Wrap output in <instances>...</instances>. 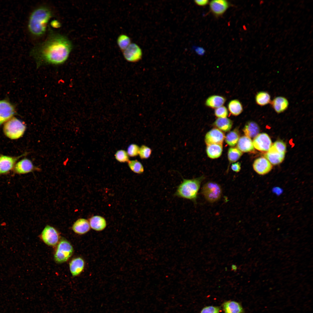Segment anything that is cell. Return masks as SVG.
I'll use <instances>...</instances> for the list:
<instances>
[{
    "label": "cell",
    "instance_id": "cell-1",
    "mask_svg": "<svg viewBox=\"0 0 313 313\" xmlns=\"http://www.w3.org/2000/svg\"><path fill=\"white\" fill-rule=\"evenodd\" d=\"M72 47L71 42L67 37L52 32L44 41L34 47L32 54L37 68L49 64L59 65L67 60Z\"/></svg>",
    "mask_w": 313,
    "mask_h": 313
},
{
    "label": "cell",
    "instance_id": "cell-2",
    "mask_svg": "<svg viewBox=\"0 0 313 313\" xmlns=\"http://www.w3.org/2000/svg\"><path fill=\"white\" fill-rule=\"evenodd\" d=\"M52 16V12L47 7L41 6L35 9L31 14L28 21V27L30 32L37 37L43 35Z\"/></svg>",
    "mask_w": 313,
    "mask_h": 313
},
{
    "label": "cell",
    "instance_id": "cell-3",
    "mask_svg": "<svg viewBox=\"0 0 313 313\" xmlns=\"http://www.w3.org/2000/svg\"><path fill=\"white\" fill-rule=\"evenodd\" d=\"M204 179L203 175L191 179L183 178V181L178 186L174 195L191 200L195 203L201 183Z\"/></svg>",
    "mask_w": 313,
    "mask_h": 313
},
{
    "label": "cell",
    "instance_id": "cell-4",
    "mask_svg": "<svg viewBox=\"0 0 313 313\" xmlns=\"http://www.w3.org/2000/svg\"><path fill=\"white\" fill-rule=\"evenodd\" d=\"M26 129V125L23 122L13 117L5 123L3 130L7 137L12 139H16L23 136Z\"/></svg>",
    "mask_w": 313,
    "mask_h": 313
},
{
    "label": "cell",
    "instance_id": "cell-5",
    "mask_svg": "<svg viewBox=\"0 0 313 313\" xmlns=\"http://www.w3.org/2000/svg\"><path fill=\"white\" fill-rule=\"evenodd\" d=\"M201 192L208 201L213 203L217 201L221 198L222 190L221 186L218 183L209 181L203 185Z\"/></svg>",
    "mask_w": 313,
    "mask_h": 313
},
{
    "label": "cell",
    "instance_id": "cell-6",
    "mask_svg": "<svg viewBox=\"0 0 313 313\" xmlns=\"http://www.w3.org/2000/svg\"><path fill=\"white\" fill-rule=\"evenodd\" d=\"M73 252V248L71 243L65 239H62L57 245L54 254V259L58 263L65 262L71 256Z\"/></svg>",
    "mask_w": 313,
    "mask_h": 313
},
{
    "label": "cell",
    "instance_id": "cell-7",
    "mask_svg": "<svg viewBox=\"0 0 313 313\" xmlns=\"http://www.w3.org/2000/svg\"><path fill=\"white\" fill-rule=\"evenodd\" d=\"M60 237L58 232L54 228L49 225L45 227L40 235L42 241L47 245L51 246L58 244L60 241Z\"/></svg>",
    "mask_w": 313,
    "mask_h": 313
},
{
    "label": "cell",
    "instance_id": "cell-8",
    "mask_svg": "<svg viewBox=\"0 0 313 313\" xmlns=\"http://www.w3.org/2000/svg\"><path fill=\"white\" fill-rule=\"evenodd\" d=\"M28 154V152L17 156L1 155L0 156V175L7 174L12 170L18 159Z\"/></svg>",
    "mask_w": 313,
    "mask_h": 313
},
{
    "label": "cell",
    "instance_id": "cell-9",
    "mask_svg": "<svg viewBox=\"0 0 313 313\" xmlns=\"http://www.w3.org/2000/svg\"><path fill=\"white\" fill-rule=\"evenodd\" d=\"M122 52L124 58L130 62H137L141 59L142 56L141 49L134 43H131Z\"/></svg>",
    "mask_w": 313,
    "mask_h": 313
},
{
    "label": "cell",
    "instance_id": "cell-10",
    "mask_svg": "<svg viewBox=\"0 0 313 313\" xmlns=\"http://www.w3.org/2000/svg\"><path fill=\"white\" fill-rule=\"evenodd\" d=\"M15 114L13 105L7 100H0V125L13 117Z\"/></svg>",
    "mask_w": 313,
    "mask_h": 313
},
{
    "label": "cell",
    "instance_id": "cell-11",
    "mask_svg": "<svg viewBox=\"0 0 313 313\" xmlns=\"http://www.w3.org/2000/svg\"><path fill=\"white\" fill-rule=\"evenodd\" d=\"M41 170L34 166L30 160L24 158L16 163L13 170L14 174H21L35 171H39Z\"/></svg>",
    "mask_w": 313,
    "mask_h": 313
},
{
    "label": "cell",
    "instance_id": "cell-12",
    "mask_svg": "<svg viewBox=\"0 0 313 313\" xmlns=\"http://www.w3.org/2000/svg\"><path fill=\"white\" fill-rule=\"evenodd\" d=\"M252 142L254 148L261 151L267 152L272 145L270 137L265 133L259 134L254 138Z\"/></svg>",
    "mask_w": 313,
    "mask_h": 313
},
{
    "label": "cell",
    "instance_id": "cell-13",
    "mask_svg": "<svg viewBox=\"0 0 313 313\" xmlns=\"http://www.w3.org/2000/svg\"><path fill=\"white\" fill-rule=\"evenodd\" d=\"M210 9L216 17L223 15L230 7L229 2L226 0H213L209 3Z\"/></svg>",
    "mask_w": 313,
    "mask_h": 313
},
{
    "label": "cell",
    "instance_id": "cell-14",
    "mask_svg": "<svg viewBox=\"0 0 313 313\" xmlns=\"http://www.w3.org/2000/svg\"><path fill=\"white\" fill-rule=\"evenodd\" d=\"M224 134L218 128H213L205 135V142L207 145L212 144H222L225 139Z\"/></svg>",
    "mask_w": 313,
    "mask_h": 313
},
{
    "label": "cell",
    "instance_id": "cell-15",
    "mask_svg": "<svg viewBox=\"0 0 313 313\" xmlns=\"http://www.w3.org/2000/svg\"><path fill=\"white\" fill-rule=\"evenodd\" d=\"M254 170L258 174L264 175L272 170V165L265 157H261L256 159L253 165Z\"/></svg>",
    "mask_w": 313,
    "mask_h": 313
},
{
    "label": "cell",
    "instance_id": "cell-16",
    "mask_svg": "<svg viewBox=\"0 0 313 313\" xmlns=\"http://www.w3.org/2000/svg\"><path fill=\"white\" fill-rule=\"evenodd\" d=\"M285 154V153L282 152L272 145L268 151L265 154L264 156L272 165H276L283 161Z\"/></svg>",
    "mask_w": 313,
    "mask_h": 313
},
{
    "label": "cell",
    "instance_id": "cell-17",
    "mask_svg": "<svg viewBox=\"0 0 313 313\" xmlns=\"http://www.w3.org/2000/svg\"><path fill=\"white\" fill-rule=\"evenodd\" d=\"M274 110L277 113H281L288 108L289 103L287 99L281 96L274 98L270 103Z\"/></svg>",
    "mask_w": 313,
    "mask_h": 313
},
{
    "label": "cell",
    "instance_id": "cell-18",
    "mask_svg": "<svg viewBox=\"0 0 313 313\" xmlns=\"http://www.w3.org/2000/svg\"><path fill=\"white\" fill-rule=\"evenodd\" d=\"M85 267V262L81 257L73 259L69 263L70 272L73 276L79 275L83 271Z\"/></svg>",
    "mask_w": 313,
    "mask_h": 313
},
{
    "label": "cell",
    "instance_id": "cell-19",
    "mask_svg": "<svg viewBox=\"0 0 313 313\" xmlns=\"http://www.w3.org/2000/svg\"><path fill=\"white\" fill-rule=\"evenodd\" d=\"M72 229L76 233L80 235L85 234L90 229L89 221L87 219L80 218L77 220L72 226Z\"/></svg>",
    "mask_w": 313,
    "mask_h": 313
},
{
    "label": "cell",
    "instance_id": "cell-20",
    "mask_svg": "<svg viewBox=\"0 0 313 313\" xmlns=\"http://www.w3.org/2000/svg\"><path fill=\"white\" fill-rule=\"evenodd\" d=\"M226 100L225 97L223 96L219 95H213L207 98L205 104L207 107L215 109L223 105Z\"/></svg>",
    "mask_w": 313,
    "mask_h": 313
},
{
    "label": "cell",
    "instance_id": "cell-21",
    "mask_svg": "<svg viewBox=\"0 0 313 313\" xmlns=\"http://www.w3.org/2000/svg\"><path fill=\"white\" fill-rule=\"evenodd\" d=\"M237 144V148L242 152H250L254 150L252 140L246 136L240 137Z\"/></svg>",
    "mask_w": 313,
    "mask_h": 313
},
{
    "label": "cell",
    "instance_id": "cell-22",
    "mask_svg": "<svg viewBox=\"0 0 313 313\" xmlns=\"http://www.w3.org/2000/svg\"><path fill=\"white\" fill-rule=\"evenodd\" d=\"M90 228L97 231H102L106 227L107 223L103 217L99 215L94 216L89 219Z\"/></svg>",
    "mask_w": 313,
    "mask_h": 313
},
{
    "label": "cell",
    "instance_id": "cell-23",
    "mask_svg": "<svg viewBox=\"0 0 313 313\" xmlns=\"http://www.w3.org/2000/svg\"><path fill=\"white\" fill-rule=\"evenodd\" d=\"M243 130L245 136L250 138H254L259 134L260 128L256 122L250 121L246 123Z\"/></svg>",
    "mask_w": 313,
    "mask_h": 313
},
{
    "label": "cell",
    "instance_id": "cell-24",
    "mask_svg": "<svg viewBox=\"0 0 313 313\" xmlns=\"http://www.w3.org/2000/svg\"><path fill=\"white\" fill-rule=\"evenodd\" d=\"M223 309L225 313H244L241 305L238 302L229 301L223 304Z\"/></svg>",
    "mask_w": 313,
    "mask_h": 313
},
{
    "label": "cell",
    "instance_id": "cell-25",
    "mask_svg": "<svg viewBox=\"0 0 313 313\" xmlns=\"http://www.w3.org/2000/svg\"><path fill=\"white\" fill-rule=\"evenodd\" d=\"M233 121L227 117L218 118L214 123V125L218 129L225 132H228L231 129Z\"/></svg>",
    "mask_w": 313,
    "mask_h": 313
},
{
    "label": "cell",
    "instance_id": "cell-26",
    "mask_svg": "<svg viewBox=\"0 0 313 313\" xmlns=\"http://www.w3.org/2000/svg\"><path fill=\"white\" fill-rule=\"evenodd\" d=\"M227 109L230 113L234 116L240 115L243 111V105L237 99L230 100L228 103Z\"/></svg>",
    "mask_w": 313,
    "mask_h": 313
},
{
    "label": "cell",
    "instance_id": "cell-27",
    "mask_svg": "<svg viewBox=\"0 0 313 313\" xmlns=\"http://www.w3.org/2000/svg\"><path fill=\"white\" fill-rule=\"evenodd\" d=\"M223 150L222 144H212L207 145L206 152L210 158L214 159L219 157Z\"/></svg>",
    "mask_w": 313,
    "mask_h": 313
},
{
    "label": "cell",
    "instance_id": "cell-28",
    "mask_svg": "<svg viewBox=\"0 0 313 313\" xmlns=\"http://www.w3.org/2000/svg\"><path fill=\"white\" fill-rule=\"evenodd\" d=\"M255 101L256 103L260 106H265L270 103L271 101V96L267 92L259 91L255 95Z\"/></svg>",
    "mask_w": 313,
    "mask_h": 313
},
{
    "label": "cell",
    "instance_id": "cell-29",
    "mask_svg": "<svg viewBox=\"0 0 313 313\" xmlns=\"http://www.w3.org/2000/svg\"><path fill=\"white\" fill-rule=\"evenodd\" d=\"M239 132L236 130L230 132L225 137V141L229 146H235L237 144L239 139Z\"/></svg>",
    "mask_w": 313,
    "mask_h": 313
},
{
    "label": "cell",
    "instance_id": "cell-30",
    "mask_svg": "<svg viewBox=\"0 0 313 313\" xmlns=\"http://www.w3.org/2000/svg\"><path fill=\"white\" fill-rule=\"evenodd\" d=\"M117 43L119 48L123 52L131 43V39L127 35L122 34L120 35L118 37Z\"/></svg>",
    "mask_w": 313,
    "mask_h": 313
},
{
    "label": "cell",
    "instance_id": "cell-31",
    "mask_svg": "<svg viewBox=\"0 0 313 313\" xmlns=\"http://www.w3.org/2000/svg\"><path fill=\"white\" fill-rule=\"evenodd\" d=\"M243 152L237 147H231L228 150V158L230 162H234L239 160Z\"/></svg>",
    "mask_w": 313,
    "mask_h": 313
},
{
    "label": "cell",
    "instance_id": "cell-32",
    "mask_svg": "<svg viewBox=\"0 0 313 313\" xmlns=\"http://www.w3.org/2000/svg\"><path fill=\"white\" fill-rule=\"evenodd\" d=\"M128 163L130 170L135 173L140 174L143 172V166L142 164L137 160H129L128 162Z\"/></svg>",
    "mask_w": 313,
    "mask_h": 313
},
{
    "label": "cell",
    "instance_id": "cell-33",
    "mask_svg": "<svg viewBox=\"0 0 313 313\" xmlns=\"http://www.w3.org/2000/svg\"><path fill=\"white\" fill-rule=\"evenodd\" d=\"M152 152V150L150 148L143 145L140 147L139 155L141 159H147L150 156Z\"/></svg>",
    "mask_w": 313,
    "mask_h": 313
},
{
    "label": "cell",
    "instance_id": "cell-34",
    "mask_svg": "<svg viewBox=\"0 0 313 313\" xmlns=\"http://www.w3.org/2000/svg\"><path fill=\"white\" fill-rule=\"evenodd\" d=\"M116 159L121 163L128 162L129 161V156L127 152L124 150H120L116 152L115 155Z\"/></svg>",
    "mask_w": 313,
    "mask_h": 313
},
{
    "label": "cell",
    "instance_id": "cell-35",
    "mask_svg": "<svg viewBox=\"0 0 313 313\" xmlns=\"http://www.w3.org/2000/svg\"><path fill=\"white\" fill-rule=\"evenodd\" d=\"M214 114L218 118H225L227 117L228 114L227 108L224 105L214 109Z\"/></svg>",
    "mask_w": 313,
    "mask_h": 313
},
{
    "label": "cell",
    "instance_id": "cell-36",
    "mask_svg": "<svg viewBox=\"0 0 313 313\" xmlns=\"http://www.w3.org/2000/svg\"><path fill=\"white\" fill-rule=\"evenodd\" d=\"M140 147L135 144H132L128 147L127 152L129 156L135 157L139 154Z\"/></svg>",
    "mask_w": 313,
    "mask_h": 313
},
{
    "label": "cell",
    "instance_id": "cell-37",
    "mask_svg": "<svg viewBox=\"0 0 313 313\" xmlns=\"http://www.w3.org/2000/svg\"><path fill=\"white\" fill-rule=\"evenodd\" d=\"M219 307L210 306L203 308L200 313H219Z\"/></svg>",
    "mask_w": 313,
    "mask_h": 313
},
{
    "label": "cell",
    "instance_id": "cell-38",
    "mask_svg": "<svg viewBox=\"0 0 313 313\" xmlns=\"http://www.w3.org/2000/svg\"><path fill=\"white\" fill-rule=\"evenodd\" d=\"M231 168L234 171L236 172H239L241 169V164L239 162L234 163L232 164Z\"/></svg>",
    "mask_w": 313,
    "mask_h": 313
},
{
    "label": "cell",
    "instance_id": "cell-39",
    "mask_svg": "<svg viewBox=\"0 0 313 313\" xmlns=\"http://www.w3.org/2000/svg\"><path fill=\"white\" fill-rule=\"evenodd\" d=\"M195 3L199 6H205L209 4V1L208 0H196L194 1Z\"/></svg>",
    "mask_w": 313,
    "mask_h": 313
},
{
    "label": "cell",
    "instance_id": "cell-40",
    "mask_svg": "<svg viewBox=\"0 0 313 313\" xmlns=\"http://www.w3.org/2000/svg\"><path fill=\"white\" fill-rule=\"evenodd\" d=\"M196 53L200 55H203L205 52L204 49L200 47H194V48Z\"/></svg>",
    "mask_w": 313,
    "mask_h": 313
},
{
    "label": "cell",
    "instance_id": "cell-41",
    "mask_svg": "<svg viewBox=\"0 0 313 313\" xmlns=\"http://www.w3.org/2000/svg\"><path fill=\"white\" fill-rule=\"evenodd\" d=\"M232 270L236 271L237 269V267L235 265L233 264L231 266Z\"/></svg>",
    "mask_w": 313,
    "mask_h": 313
},
{
    "label": "cell",
    "instance_id": "cell-42",
    "mask_svg": "<svg viewBox=\"0 0 313 313\" xmlns=\"http://www.w3.org/2000/svg\"><path fill=\"white\" fill-rule=\"evenodd\" d=\"M264 3V1L263 0H261L259 2V4L261 5L263 4Z\"/></svg>",
    "mask_w": 313,
    "mask_h": 313
}]
</instances>
